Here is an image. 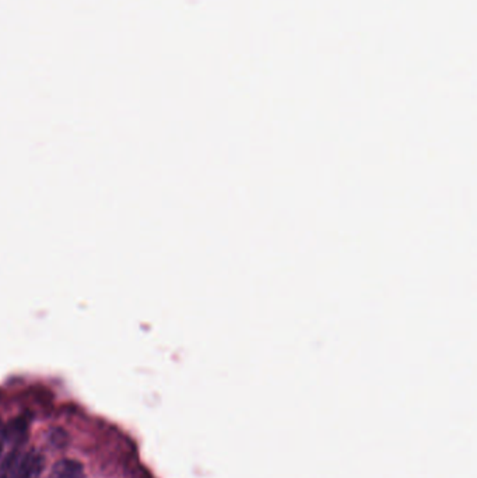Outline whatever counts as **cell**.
<instances>
[{"label":"cell","instance_id":"obj_1","mask_svg":"<svg viewBox=\"0 0 477 478\" xmlns=\"http://www.w3.org/2000/svg\"><path fill=\"white\" fill-rule=\"evenodd\" d=\"M45 461L38 452L12 449L0 464V478H38Z\"/></svg>","mask_w":477,"mask_h":478},{"label":"cell","instance_id":"obj_2","mask_svg":"<svg viewBox=\"0 0 477 478\" xmlns=\"http://www.w3.org/2000/svg\"><path fill=\"white\" fill-rule=\"evenodd\" d=\"M27 435L29 424L24 418L12 419L3 426V442L5 446H10V449H22L27 442Z\"/></svg>","mask_w":477,"mask_h":478},{"label":"cell","instance_id":"obj_4","mask_svg":"<svg viewBox=\"0 0 477 478\" xmlns=\"http://www.w3.org/2000/svg\"><path fill=\"white\" fill-rule=\"evenodd\" d=\"M3 446H5V442H3V425H2V421H0V457H2Z\"/></svg>","mask_w":477,"mask_h":478},{"label":"cell","instance_id":"obj_3","mask_svg":"<svg viewBox=\"0 0 477 478\" xmlns=\"http://www.w3.org/2000/svg\"><path fill=\"white\" fill-rule=\"evenodd\" d=\"M54 474L56 478H87L82 463L76 460H62L55 468Z\"/></svg>","mask_w":477,"mask_h":478}]
</instances>
